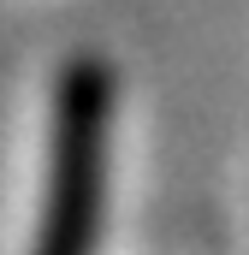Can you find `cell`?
I'll return each mask as SVG.
<instances>
[{
  "mask_svg": "<svg viewBox=\"0 0 249 255\" xmlns=\"http://www.w3.org/2000/svg\"><path fill=\"white\" fill-rule=\"evenodd\" d=\"M107 130H113V71L71 60L54 89V148L36 255H95L107 202Z\"/></svg>",
  "mask_w": 249,
  "mask_h": 255,
  "instance_id": "1",
  "label": "cell"
}]
</instances>
